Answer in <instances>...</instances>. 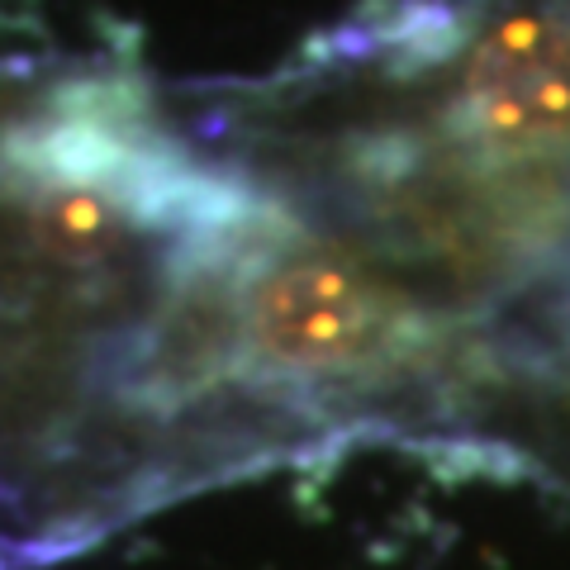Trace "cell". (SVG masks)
<instances>
[{
    "instance_id": "cell-3",
    "label": "cell",
    "mask_w": 570,
    "mask_h": 570,
    "mask_svg": "<svg viewBox=\"0 0 570 570\" xmlns=\"http://www.w3.org/2000/svg\"><path fill=\"white\" fill-rule=\"evenodd\" d=\"M513 318L519 324L499 352V376L523 400L532 452L570 480V257L513 309Z\"/></svg>"
},
{
    "instance_id": "cell-1",
    "label": "cell",
    "mask_w": 570,
    "mask_h": 570,
    "mask_svg": "<svg viewBox=\"0 0 570 570\" xmlns=\"http://www.w3.org/2000/svg\"><path fill=\"white\" fill-rule=\"evenodd\" d=\"M352 200L442 318L513 314L570 257V0H461L419 24L414 124L366 142Z\"/></svg>"
},
{
    "instance_id": "cell-2",
    "label": "cell",
    "mask_w": 570,
    "mask_h": 570,
    "mask_svg": "<svg viewBox=\"0 0 570 570\" xmlns=\"http://www.w3.org/2000/svg\"><path fill=\"white\" fill-rule=\"evenodd\" d=\"M448 318L356 247L253 228L234 272V376L295 400L366 395L442 352Z\"/></svg>"
}]
</instances>
